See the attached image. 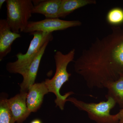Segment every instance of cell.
<instances>
[{"label":"cell","instance_id":"1","mask_svg":"<svg viewBox=\"0 0 123 123\" xmlns=\"http://www.w3.org/2000/svg\"><path fill=\"white\" fill-rule=\"evenodd\" d=\"M75 49H73L67 54H63L60 51H57L54 55L56 65L55 75L51 79H46L44 82L49 91L55 94L56 97L55 102L56 106L61 110H64L67 99L73 92L66 93L64 95L60 93L62 86L69 80L71 74L67 71V67L69 63L73 61L75 55Z\"/></svg>","mask_w":123,"mask_h":123},{"label":"cell","instance_id":"2","mask_svg":"<svg viewBox=\"0 0 123 123\" xmlns=\"http://www.w3.org/2000/svg\"><path fill=\"white\" fill-rule=\"evenodd\" d=\"M111 29L110 34L97 39L94 50L120 74L123 69V36H120L115 27Z\"/></svg>","mask_w":123,"mask_h":123},{"label":"cell","instance_id":"3","mask_svg":"<svg viewBox=\"0 0 123 123\" xmlns=\"http://www.w3.org/2000/svg\"><path fill=\"white\" fill-rule=\"evenodd\" d=\"M33 35L28 50L25 54L18 53L17 60L9 62L6 65V69L9 73L18 74L22 75L26 71L44 43L47 41H52V33L37 31L30 33Z\"/></svg>","mask_w":123,"mask_h":123},{"label":"cell","instance_id":"4","mask_svg":"<svg viewBox=\"0 0 123 123\" xmlns=\"http://www.w3.org/2000/svg\"><path fill=\"white\" fill-rule=\"evenodd\" d=\"M106 101L98 103H86L74 98H69L70 102L80 111L87 112L89 118L97 123H118L117 115L111 114L110 112L116 104L113 98H107Z\"/></svg>","mask_w":123,"mask_h":123},{"label":"cell","instance_id":"5","mask_svg":"<svg viewBox=\"0 0 123 123\" xmlns=\"http://www.w3.org/2000/svg\"><path fill=\"white\" fill-rule=\"evenodd\" d=\"M7 20L11 30L23 32L32 16L34 5L31 0H7Z\"/></svg>","mask_w":123,"mask_h":123},{"label":"cell","instance_id":"6","mask_svg":"<svg viewBox=\"0 0 123 123\" xmlns=\"http://www.w3.org/2000/svg\"><path fill=\"white\" fill-rule=\"evenodd\" d=\"M81 24V22L78 20L66 21L59 18H46L37 21H29L23 32L31 33L40 31L52 33L55 31L63 30L70 27L79 26Z\"/></svg>","mask_w":123,"mask_h":123},{"label":"cell","instance_id":"7","mask_svg":"<svg viewBox=\"0 0 123 123\" xmlns=\"http://www.w3.org/2000/svg\"><path fill=\"white\" fill-rule=\"evenodd\" d=\"M27 92H21L10 99H7L9 107L17 123H22L31 113L27 105Z\"/></svg>","mask_w":123,"mask_h":123},{"label":"cell","instance_id":"8","mask_svg":"<svg viewBox=\"0 0 123 123\" xmlns=\"http://www.w3.org/2000/svg\"><path fill=\"white\" fill-rule=\"evenodd\" d=\"M21 37L20 34L12 31L6 19L0 20V61L11 52L13 42Z\"/></svg>","mask_w":123,"mask_h":123},{"label":"cell","instance_id":"9","mask_svg":"<svg viewBox=\"0 0 123 123\" xmlns=\"http://www.w3.org/2000/svg\"><path fill=\"white\" fill-rule=\"evenodd\" d=\"M50 42L47 41L44 43L29 68L22 75L23 80L20 84L21 92H28L30 87L35 84L40 61Z\"/></svg>","mask_w":123,"mask_h":123},{"label":"cell","instance_id":"10","mask_svg":"<svg viewBox=\"0 0 123 123\" xmlns=\"http://www.w3.org/2000/svg\"><path fill=\"white\" fill-rule=\"evenodd\" d=\"M49 92L44 81L31 86L27 92V105L31 112H35L41 106L43 98Z\"/></svg>","mask_w":123,"mask_h":123},{"label":"cell","instance_id":"11","mask_svg":"<svg viewBox=\"0 0 123 123\" xmlns=\"http://www.w3.org/2000/svg\"><path fill=\"white\" fill-rule=\"evenodd\" d=\"M62 0H42L38 4L34 6L32 13L44 15L46 18H59Z\"/></svg>","mask_w":123,"mask_h":123},{"label":"cell","instance_id":"12","mask_svg":"<svg viewBox=\"0 0 123 123\" xmlns=\"http://www.w3.org/2000/svg\"><path fill=\"white\" fill-rule=\"evenodd\" d=\"M96 3L94 0H62L58 18H65L77 9Z\"/></svg>","mask_w":123,"mask_h":123},{"label":"cell","instance_id":"13","mask_svg":"<svg viewBox=\"0 0 123 123\" xmlns=\"http://www.w3.org/2000/svg\"><path fill=\"white\" fill-rule=\"evenodd\" d=\"M105 88L107 90L106 98H113L116 103L120 105H123V74H120L118 79L114 81L106 84Z\"/></svg>","mask_w":123,"mask_h":123},{"label":"cell","instance_id":"14","mask_svg":"<svg viewBox=\"0 0 123 123\" xmlns=\"http://www.w3.org/2000/svg\"><path fill=\"white\" fill-rule=\"evenodd\" d=\"M13 116L10 109L7 99L2 98L0 101V123H15Z\"/></svg>","mask_w":123,"mask_h":123},{"label":"cell","instance_id":"15","mask_svg":"<svg viewBox=\"0 0 123 123\" xmlns=\"http://www.w3.org/2000/svg\"><path fill=\"white\" fill-rule=\"evenodd\" d=\"M107 20L109 24L118 25L123 22V10L119 8L111 9L107 15Z\"/></svg>","mask_w":123,"mask_h":123},{"label":"cell","instance_id":"16","mask_svg":"<svg viewBox=\"0 0 123 123\" xmlns=\"http://www.w3.org/2000/svg\"><path fill=\"white\" fill-rule=\"evenodd\" d=\"M117 114L119 120L118 123H123V108L120 110Z\"/></svg>","mask_w":123,"mask_h":123},{"label":"cell","instance_id":"17","mask_svg":"<svg viewBox=\"0 0 123 123\" xmlns=\"http://www.w3.org/2000/svg\"><path fill=\"white\" fill-rule=\"evenodd\" d=\"M30 123H43L42 121L39 119H35L32 120Z\"/></svg>","mask_w":123,"mask_h":123},{"label":"cell","instance_id":"18","mask_svg":"<svg viewBox=\"0 0 123 123\" xmlns=\"http://www.w3.org/2000/svg\"><path fill=\"white\" fill-rule=\"evenodd\" d=\"M6 0H0V9H1L2 5L5 2H6Z\"/></svg>","mask_w":123,"mask_h":123}]
</instances>
